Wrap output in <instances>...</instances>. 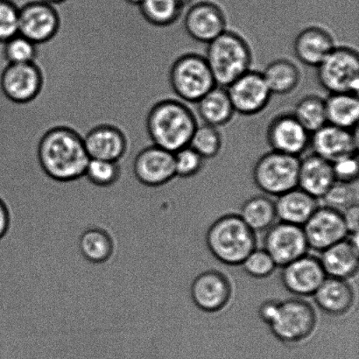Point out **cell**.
I'll return each instance as SVG.
<instances>
[{"instance_id":"1","label":"cell","mask_w":359,"mask_h":359,"mask_svg":"<svg viewBox=\"0 0 359 359\" xmlns=\"http://www.w3.org/2000/svg\"><path fill=\"white\" fill-rule=\"evenodd\" d=\"M37 159L46 177L55 182H70L84 177L90 157L79 133L68 126H55L41 137Z\"/></svg>"},{"instance_id":"2","label":"cell","mask_w":359,"mask_h":359,"mask_svg":"<svg viewBox=\"0 0 359 359\" xmlns=\"http://www.w3.org/2000/svg\"><path fill=\"white\" fill-rule=\"evenodd\" d=\"M196 126L193 111L182 102L174 100L158 102L147 118V133L153 145L174 154L189 146Z\"/></svg>"},{"instance_id":"3","label":"cell","mask_w":359,"mask_h":359,"mask_svg":"<svg viewBox=\"0 0 359 359\" xmlns=\"http://www.w3.org/2000/svg\"><path fill=\"white\" fill-rule=\"evenodd\" d=\"M206 244L218 262L228 266H241L250 253L256 249L255 232L239 215L228 214L210 225Z\"/></svg>"},{"instance_id":"4","label":"cell","mask_w":359,"mask_h":359,"mask_svg":"<svg viewBox=\"0 0 359 359\" xmlns=\"http://www.w3.org/2000/svg\"><path fill=\"white\" fill-rule=\"evenodd\" d=\"M205 59L217 86L227 88L249 72L252 55L244 38L226 30L208 44Z\"/></svg>"},{"instance_id":"5","label":"cell","mask_w":359,"mask_h":359,"mask_svg":"<svg viewBox=\"0 0 359 359\" xmlns=\"http://www.w3.org/2000/svg\"><path fill=\"white\" fill-rule=\"evenodd\" d=\"M318 318L315 309L299 298L277 302L269 325L271 332L280 342L297 344L307 339L314 332Z\"/></svg>"},{"instance_id":"6","label":"cell","mask_w":359,"mask_h":359,"mask_svg":"<svg viewBox=\"0 0 359 359\" xmlns=\"http://www.w3.org/2000/svg\"><path fill=\"white\" fill-rule=\"evenodd\" d=\"M300 158L271 151L256 161L252 170L253 181L262 192L280 196L298 188Z\"/></svg>"},{"instance_id":"7","label":"cell","mask_w":359,"mask_h":359,"mask_svg":"<svg viewBox=\"0 0 359 359\" xmlns=\"http://www.w3.org/2000/svg\"><path fill=\"white\" fill-rule=\"evenodd\" d=\"M170 82L180 98L195 104L217 86L205 57L197 54L183 55L173 63Z\"/></svg>"},{"instance_id":"8","label":"cell","mask_w":359,"mask_h":359,"mask_svg":"<svg viewBox=\"0 0 359 359\" xmlns=\"http://www.w3.org/2000/svg\"><path fill=\"white\" fill-rule=\"evenodd\" d=\"M316 69L320 86L330 94H358L359 57L353 48L335 47Z\"/></svg>"},{"instance_id":"9","label":"cell","mask_w":359,"mask_h":359,"mask_svg":"<svg viewBox=\"0 0 359 359\" xmlns=\"http://www.w3.org/2000/svg\"><path fill=\"white\" fill-rule=\"evenodd\" d=\"M44 79L35 62L6 65L0 73V91L12 103H30L41 93Z\"/></svg>"},{"instance_id":"10","label":"cell","mask_w":359,"mask_h":359,"mask_svg":"<svg viewBox=\"0 0 359 359\" xmlns=\"http://www.w3.org/2000/svg\"><path fill=\"white\" fill-rule=\"evenodd\" d=\"M61 25V14L50 4L34 0L20 8L19 34L36 45L55 38Z\"/></svg>"},{"instance_id":"11","label":"cell","mask_w":359,"mask_h":359,"mask_svg":"<svg viewBox=\"0 0 359 359\" xmlns=\"http://www.w3.org/2000/svg\"><path fill=\"white\" fill-rule=\"evenodd\" d=\"M264 249L277 266L283 267L308 255L309 248L302 226L280 222L266 231Z\"/></svg>"},{"instance_id":"12","label":"cell","mask_w":359,"mask_h":359,"mask_svg":"<svg viewBox=\"0 0 359 359\" xmlns=\"http://www.w3.org/2000/svg\"><path fill=\"white\" fill-rule=\"evenodd\" d=\"M131 170L142 185L150 188L166 186L177 177L175 154L156 145L147 147L137 154Z\"/></svg>"},{"instance_id":"13","label":"cell","mask_w":359,"mask_h":359,"mask_svg":"<svg viewBox=\"0 0 359 359\" xmlns=\"http://www.w3.org/2000/svg\"><path fill=\"white\" fill-rule=\"evenodd\" d=\"M309 248L321 252L349 236L342 213L322 206L302 226Z\"/></svg>"},{"instance_id":"14","label":"cell","mask_w":359,"mask_h":359,"mask_svg":"<svg viewBox=\"0 0 359 359\" xmlns=\"http://www.w3.org/2000/svg\"><path fill=\"white\" fill-rule=\"evenodd\" d=\"M226 89L235 112L244 116L262 112L269 104L273 95L262 73L251 72V69Z\"/></svg>"},{"instance_id":"15","label":"cell","mask_w":359,"mask_h":359,"mask_svg":"<svg viewBox=\"0 0 359 359\" xmlns=\"http://www.w3.org/2000/svg\"><path fill=\"white\" fill-rule=\"evenodd\" d=\"M226 14L212 2L194 3L186 10L184 27L194 40L209 44L226 31Z\"/></svg>"},{"instance_id":"16","label":"cell","mask_w":359,"mask_h":359,"mask_svg":"<svg viewBox=\"0 0 359 359\" xmlns=\"http://www.w3.org/2000/svg\"><path fill=\"white\" fill-rule=\"evenodd\" d=\"M311 133L293 114H280L270 122L266 138L271 149L276 152L300 157L311 143Z\"/></svg>"},{"instance_id":"17","label":"cell","mask_w":359,"mask_h":359,"mask_svg":"<svg viewBox=\"0 0 359 359\" xmlns=\"http://www.w3.org/2000/svg\"><path fill=\"white\" fill-rule=\"evenodd\" d=\"M190 294L194 304L207 313L221 311L231 301L232 287L223 273L208 270L193 280Z\"/></svg>"},{"instance_id":"18","label":"cell","mask_w":359,"mask_h":359,"mask_svg":"<svg viewBox=\"0 0 359 359\" xmlns=\"http://www.w3.org/2000/svg\"><path fill=\"white\" fill-rule=\"evenodd\" d=\"M281 269L284 287L297 297H313L327 277L320 259L312 255L302 256Z\"/></svg>"},{"instance_id":"19","label":"cell","mask_w":359,"mask_h":359,"mask_svg":"<svg viewBox=\"0 0 359 359\" xmlns=\"http://www.w3.org/2000/svg\"><path fill=\"white\" fill-rule=\"evenodd\" d=\"M355 131L327 124L312 133L309 145L314 151L313 154L333 163L341 158L358 153V137Z\"/></svg>"},{"instance_id":"20","label":"cell","mask_w":359,"mask_h":359,"mask_svg":"<svg viewBox=\"0 0 359 359\" xmlns=\"http://www.w3.org/2000/svg\"><path fill=\"white\" fill-rule=\"evenodd\" d=\"M327 277L348 280L356 276L359 266L358 233L321 252L319 258Z\"/></svg>"},{"instance_id":"21","label":"cell","mask_w":359,"mask_h":359,"mask_svg":"<svg viewBox=\"0 0 359 359\" xmlns=\"http://www.w3.org/2000/svg\"><path fill=\"white\" fill-rule=\"evenodd\" d=\"M90 159L119 163L128 151V140L121 129L111 125H100L83 138Z\"/></svg>"},{"instance_id":"22","label":"cell","mask_w":359,"mask_h":359,"mask_svg":"<svg viewBox=\"0 0 359 359\" xmlns=\"http://www.w3.org/2000/svg\"><path fill=\"white\" fill-rule=\"evenodd\" d=\"M335 47L332 35L316 26L301 31L294 41V53L299 61L315 68L325 61Z\"/></svg>"},{"instance_id":"23","label":"cell","mask_w":359,"mask_h":359,"mask_svg":"<svg viewBox=\"0 0 359 359\" xmlns=\"http://www.w3.org/2000/svg\"><path fill=\"white\" fill-rule=\"evenodd\" d=\"M332 164L315 154L300 160L298 188L316 199H321L335 183Z\"/></svg>"},{"instance_id":"24","label":"cell","mask_w":359,"mask_h":359,"mask_svg":"<svg viewBox=\"0 0 359 359\" xmlns=\"http://www.w3.org/2000/svg\"><path fill=\"white\" fill-rule=\"evenodd\" d=\"M313 297L318 308L332 316L346 315L353 308L355 301L351 284L346 280L332 277H326Z\"/></svg>"},{"instance_id":"25","label":"cell","mask_w":359,"mask_h":359,"mask_svg":"<svg viewBox=\"0 0 359 359\" xmlns=\"http://www.w3.org/2000/svg\"><path fill=\"white\" fill-rule=\"evenodd\" d=\"M274 203L280 222L299 226H304L319 207L318 199L299 188L278 196Z\"/></svg>"},{"instance_id":"26","label":"cell","mask_w":359,"mask_h":359,"mask_svg":"<svg viewBox=\"0 0 359 359\" xmlns=\"http://www.w3.org/2000/svg\"><path fill=\"white\" fill-rule=\"evenodd\" d=\"M197 111L204 124L222 126L228 124L235 114L226 88L215 86L197 102Z\"/></svg>"},{"instance_id":"27","label":"cell","mask_w":359,"mask_h":359,"mask_svg":"<svg viewBox=\"0 0 359 359\" xmlns=\"http://www.w3.org/2000/svg\"><path fill=\"white\" fill-rule=\"evenodd\" d=\"M328 124L337 128L357 130L359 119L358 94L332 93L325 100Z\"/></svg>"},{"instance_id":"28","label":"cell","mask_w":359,"mask_h":359,"mask_svg":"<svg viewBox=\"0 0 359 359\" xmlns=\"http://www.w3.org/2000/svg\"><path fill=\"white\" fill-rule=\"evenodd\" d=\"M239 216L255 233L266 231L277 219L276 203L269 196H252L243 204Z\"/></svg>"},{"instance_id":"29","label":"cell","mask_w":359,"mask_h":359,"mask_svg":"<svg viewBox=\"0 0 359 359\" xmlns=\"http://www.w3.org/2000/svg\"><path fill=\"white\" fill-rule=\"evenodd\" d=\"M262 76L271 93L276 95L293 93L301 80L298 67L287 59H278L269 63Z\"/></svg>"},{"instance_id":"30","label":"cell","mask_w":359,"mask_h":359,"mask_svg":"<svg viewBox=\"0 0 359 359\" xmlns=\"http://www.w3.org/2000/svg\"><path fill=\"white\" fill-rule=\"evenodd\" d=\"M79 249L88 262L98 264H110L114 252L110 236L100 229H90L83 232L80 238Z\"/></svg>"},{"instance_id":"31","label":"cell","mask_w":359,"mask_h":359,"mask_svg":"<svg viewBox=\"0 0 359 359\" xmlns=\"http://www.w3.org/2000/svg\"><path fill=\"white\" fill-rule=\"evenodd\" d=\"M139 11L144 20L159 27L171 26L177 22L183 13L175 0H144Z\"/></svg>"},{"instance_id":"32","label":"cell","mask_w":359,"mask_h":359,"mask_svg":"<svg viewBox=\"0 0 359 359\" xmlns=\"http://www.w3.org/2000/svg\"><path fill=\"white\" fill-rule=\"evenodd\" d=\"M293 115L311 135L328 124L325 100L316 95L302 97L295 105Z\"/></svg>"},{"instance_id":"33","label":"cell","mask_w":359,"mask_h":359,"mask_svg":"<svg viewBox=\"0 0 359 359\" xmlns=\"http://www.w3.org/2000/svg\"><path fill=\"white\" fill-rule=\"evenodd\" d=\"M124 170L119 163L114 161L90 159L84 177L91 184L102 188L114 186L121 179Z\"/></svg>"},{"instance_id":"34","label":"cell","mask_w":359,"mask_h":359,"mask_svg":"<svg viewBox=\"0 0 359 359\" xmlns=\"http://www.w3.org/2000/svg\"><path fill=\"white\" fill-rule=\"evenodd\" d=\"M189 147L198 153L204 160L212 159L220 153L222 136L217 128L203 124L197 125Z\"/></svg>"},{"instance_id":"35","label":"cell","mask_w":359,"mask_h":359,"mask_svg":"<svg viewBox=\"0 0 359 359\" xmlns=\"http://www.w3.org/2000/svg\"><path fill=\"white\" fill-rule=\"evenodd\" d=\"M36 44L18 34L2 45V55L6 65L35 62L38 49Z\"/></svg>"},{"instance_id":"36","label":"cell","mask_w":359,"mask_h":359,"mask_svg":"<svg viewBox=\"0 0 359 359\" xmlns=\"http://www.w3.org/2000/svg\"><path fill=\"white\" fill-rule=\"evenodd\" d=\"M321 199L325 206L343 213L358 203V192L353 183L335 182Z\"/></svg>"},{"instance_id":"37","label":"cell","mask_w":359,"mask_h":359,"mask_svg":"<svg viewBox=\"0 0 359 359\" xmlns=\"http://www.w3.org/2000/svg\"><path fill=\"white\" fill-rule=\"evenodd\" d=\"M241 266L248 276L257 279L269 277L277 267L272 257L265 249L257 248L246 257Z\"/></svg>"},{"instance_id":"38","label":"cell","mask_w":359,"mask_h":359,"mask_svg":"<svg viewBox=\"0 0 359 359\" xmlns=\"http://www.w3.org/2000/svg\"><path fill=\"white\" fill-rule=\"evenodd\" d=\"M204 159L189 146L175 153L177 177L190 178L198 174L203 167Z\"/></svg>"},{"instance_id":"39","label":"cell","mask_w":359,"mask_h":359,"mask_svg":"<svg viewBox=\"0 0 359 359\" xmlns=\"http://www.w3.org/2000/svg\"><path fill=\"white\" fill-rule=\"evenodd\" d=\"M19 12L11 0H0V45L19 34Z\"/></svg>"},{"instance_id":"40","label":"cell","mask_w":359,"mask_h":359,"mask_svg":"<svg viewBox=\"0 0 359 359\" xmlns=\"http://www.w3.org/2000/svg\"><path fill=\"white\" fill-rule=\"evenodd\" d=\"M332 164L336 182L354 183L357 181L359 173L358 153L341 158Z\"/></svg>"},{"instance_id":"41","label":"cell","mask_w":359,"mask_h":359,"mask_svg":"<svg viewBox=\"0 0 359 359\" xmlns=\"http://www.w3.org/2000/svg\"><path fill=\"white\" fill-rule=\"evenodd\" d=\"M358 203L351 206L342 213L349 235L358 233Z\"/></svg>"},{"instance_id":"42","label":"cell","mask_w":359,"mask_h":359,"mask_svg":"<svg viewBox=\"0 0 359 359\" xmlns=\"http://www.w3.org/2000/svg\"><path fill=\"white\" fill-rule=\"evenodd\" d=\"M9 213L5 203L0 199V238L6 234L9 226Z\"/></svg>"},{"instance_id":"43","label":"cell","mask_w":359,"mask_h":359,"mask_svg":"<svg viewBox=\"0 0 359 359\" xmlns=\"http://www.w3.org/2000/svg\"><path fill=\"white\" fill-rule=\"evenodd\" d=\"M175 1H177L180 7L184 11L186 8L188 9L194 3H196V0H175Z\"/></svg>"},{"instance_id":"44","label":"cell","mask_w":359,"mask_h":359,"mask_svg":"<svg viewBox=\"0 0 359 359\" xmlns=\"http://www.w3.org/2000/svg\"><path fill=\"white\" fill-rule=\"evenodd\" d=\"M41 1L50 4V5L55 6L56 8H58V7L65 5L69 0H41Z\"/></svg>"},{"instance_id":"45","label":"cell","mask_w":359,"mask_h":359,"mask_svg":"<svg viewBox=\"0 0 359 359\" xmlns=\"http://www.w3.org/2000/svg\"><path fill=\"white\" fill-rule=\"evenodd\" d=\"M128 5L132 6H140V4H142L144 0H125Z\"/></svg>"}]
</instances>
